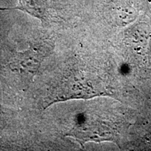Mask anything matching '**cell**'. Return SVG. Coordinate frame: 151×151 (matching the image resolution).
Segmentation results:
<instances>
[{"label": "cell", "instance_id": "cell-1", "mask_svg": "<svg viewBox=\"0 0 151 151\" xmlns=\"http://www.w3.org/2000/svg\"><path fill=\"white\" fill-rule=\"evenodd\" d=\"M0 10H19L35 17L42 22L48 18V0H19L18 5L14 8H0Z\"/></svg>", "mask_w": 151, "mask_h": 151}]
</instances>
